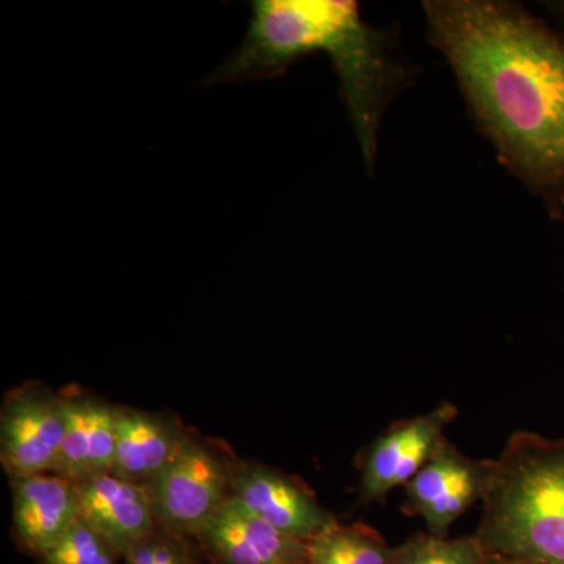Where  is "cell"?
<instances>
[{"label":"cell","mask_w":564,"mask_h":564,"mask_svg":"<svg viewBox=\"0 0 564 564\" xmlns=\"http://www.w3.org/2000/svg\"><path fill=\"white\" fill-rule=\"evenodd\" d=\"M456 415L458 408L443 402L429 413L392 423L375 437L359 458V502H381L410 484L447 440L445 430Z\"/></svg>","instance_id":"cell-5"},{"label":"cell","mask_w":564,"mask_h":564,"mask_svg":"<svg viewBox=\"0 0 564 564\" xmlns=\"http://www.w3.org/2000/svg\"><path fill=\"white\" fill-rule=\"evenodd\" d=\"M231 496L263 521L300 540H313L337 524L306 486L262 464H232Z\"/></svg>","instance_id":"cell-8"},{"label":"cell","mask_w":564,"mask_h":564,"mask_svg":"<svg viewBox=\"0 0 564 564\" xmlns=\"http://www.w3.org/2000/svg\"><path fill=\"white\" fill-rule=\"evenodd\" d=\"M121 564H203L193 551L188 538L166 532L158 527L150 536L122 555Z\"/></svg>","instance_id":"cell-17"},{"label":"cell","mask_w":564,"mask_h":564,"mask_svg":"<svg viewBox=\"0 0 564 564\" xmlns=\"http://www.w3.org/2000/svg\"><path fill=\"white\" fill-rule=\"evenodd\" d=\"M475 536L489 555L564 564V440L532 432L508 440Z\"/></svg>","instance_id":"cell-3"},{"label":"cell","mask_w":564,"mask_h":564,"mask_svg":"<svg viewBox=\"0 0 564 564\" xmlns=\"http://www.w3.org/2000/svg\"><path fill=\"white\" fill-rule=\"evenodd\" d=\"M198 540L215 564H307V541L281 532L232 496Z\"/></svg>","instance_id":"cell-9"},{"label":"cell","mask_w":564,"mask_h":564,"mask_svg":"<svg viewBox=\"0 0 564 564\" xmlns=\"http://www.w3.org/2000/svg\"><path fill=\"white\" fill-rule=\"evenodd\" d=\"M232 464L185 434L169 464L148 481L155 521L166 532L198 538L231 496Z\"/></svg>","instance_id":"cell-4"},{"label":"cell","mask_w":564,"mask_h":564,"mask_svg":"<svg viewBox=\"0 0 564 564\" xmlns=\"http://www.w3.org/2000/svg\"><path fill=\"white\" fill-rule=\"evenodd\" d=\"M65 437L54 474L80 485L110 474L117 448L118 406L90 395L63 397Z\"/></svg>","instance_id":"cell-12"},{"label":"cell","mask_w":564,"mask_h":564,"mask_svg":"<svg viewBox=\"0 0 564 564\" xmlns=\"http://www.w3.org/2000/svg\"><path fill=\"white\" fill-rule=\"evenodd\" d=\"M11 485L18 543L40 558L79 521L77 486L57 474L31 475Z\"/></svg>","instance_id":"cell-10"},{"label":"cell","mask_w":564,"mask_h":564,"mask_svg":"<svg viewBox=\"0 0 564 564\" xmlns=\"http://www.w3.org/2000/svg\"><path fill=\"white\" fill-rule=\"evenodd\" d=\"M488 558L475 534L448 538L415 533L393 547L392 564H486Z\"/></svg>","instance_id":"cell-15"},{"label":"cell","mask_w":564,"mask_h":564,"mask_svg":"<svg viewBox=\"0 0 564 564\" xmlns=\"http://www.w3.org/2000/svg\"><path fill=\"white\" fill-rule=\"evenodd\" d=\"M429 39L503 169L564 221V32L508 0H426Z\"/></svg>","instance_id":"cell-1"},{"label":"cell","mask_w":564,"mask_h":564,"mask_svg":"<svg viewBox=\"0 0 564 564\" xmlns=\"http://www.w3.org/2000/svg\"><path fill=\"white\" fill-rule=\"evenodd\" d=\"M486 564H540V563L521 562V560H511V558H503V556L489 555L488 562H486Z\"/></svg>","instance_id":"cell-19"},{"label":"cell","mask_w":564,"mask_h":564,"mask_svg":"<svg viewBox=\"0 0 564 564\" xmlns=\"http://www.w3.org/2000/svg\"><path fill=\"white\" fill-rule=\"evenodd\" d=\"M393 547L377 530L337 522L307 541V564H392Z\"/></svg>","instance_id":"cell-14"},{"label":"cell","mask_w":564,"mask_h":564,"mask_svg":"<svg viewBox=\"0 0 564 564\" xmlns=\"http://www.w3.org/2000/svg\"><path fill=\"white\" fill-rule=\"evenodd\" d=\"M63 437V397L39 384L7 397L0 413V462L11 481L54 474Z\"/></svg>","instance_id":"cell-7"},{"label":"cell","mask_w":564,"mask_h":564,"mask_svg":"<svg viewBox=\"0 0 564 564\" xmlns=\"http://www.w3.org/2000/svg\"><path fill=\"white\" fill-rule=\"evenodd\" d=\"M185 434L172 415L118 406L117 448L110 474L147 485L173 458Z\"/></svg>","instance_id":"cell-13"},{"label":"cell","mask_w":564,"mask_h":564,"mask_svg":"<svg viewBox=\"0 0 564 564\" xmlns=\"http://www.w3.org/2000/svg\"><path fill=\"white\" fill-rule=\"evenodd\" d=\"M117 549L95 532L87 522L79 521L51 551L40 556L39 564H121Z\"/></svg>","instance_id":"cell-16"},{"label":"cell","mask_w":564,"mask_h":564,"mask_svg":"<svg viewBox=\"0 0 564 564\" xmlns=\"http://www.w3.org/2000/svg\"><path fill=\"white\" fill-rule=\"evenodd\" d=\"M80 519L121 556L158 529L147 486L104 474L76 485Z\"/></svg>","instance_id":"cell-11"},{"label":"cell","mask_w":564,"mask_h":564,"mask_svg":"<svg viewBox=\"0 0 564 564\" xmlns=\"http://www.w3.org/2000/svg\"><path fill=\"white\" fill-rule=\"evenodd\" d=\"M544 6L545 10H547L564 29V0H551V2H544Z\"/></svg>","instance_id":"cell-18"},{"label":"cell","mask_w":564,"mask_h":564,"mask_svg":"<svg viewBox=\"0 0 564 564\" xmlns=\"http://www.w3.org/2000/svg\"><path fill=\"white\" fill-rule=\"evenodd\" d=\"M250 6L242 44L204 84L276 79L307 55L325 52L364 169L372 174L386 111L414 82L397 32L373 28L351 0H252Z\"/></svg>","instance_id":"cell-2"},{"label":"cell","mask_w":564,"mask_h":564,"mask_svg":"<svg viewBox=\"0 0 564 564\" xmlns=\"http://www.w3.org/2000/svg\"><path fill=\"white\" fill-rule=\"evenodd\" d=\"M496 459L469 458L445 440L421 473L404 486L403 511L425 521L429 533L448 536L473 505L484 502Z\"/></svg>","instance_id":"cell-6"}]
</instances>
